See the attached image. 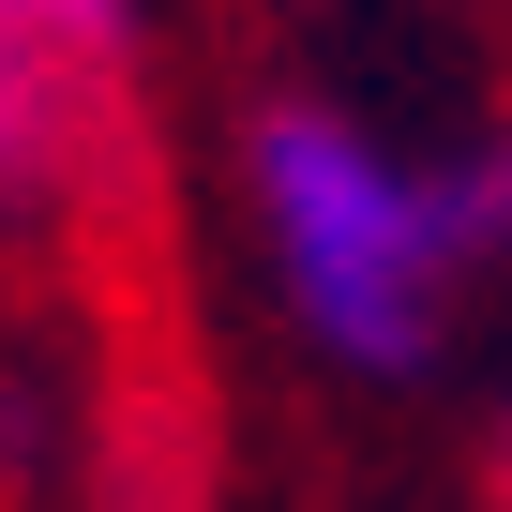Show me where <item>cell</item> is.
<instances>
[{
	"label": "cell",
	"instance_id": "cell-1",
	"mask_svg": "<svg viewBox=\"0 0 512 512\" xmlns=\"http://www.w3.org/2000/svg\"><path fill=\"white\" fill-rule=\"evenodd\" d=\"M241 196L256 241L302 302V332L362 377H407L437 347V287H452V211L407 151H377L332 106H256L241 121Z\"/></svg>",
	"mask_w": 512,
	"mask_h": 512
},
{
	"label": "cell",
	"instance_id": "cell-2",
	"mask_svg": "<svg viewBox=\"0 0 512 512\" xmlns=\"http://www.w3.org/2000/svg\"><path fill=\"white\" fill-rule=\"evenodd\" d=\"M121 31H136V0H0V196L61 151V121L121 61Z\"/></svg>",
	"mask_w": 512,
	"mask_h": 512
}]
</instances>
